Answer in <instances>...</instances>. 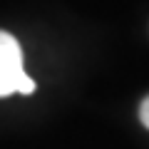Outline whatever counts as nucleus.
<instances>
[{
	"label": "nucleus",
	"mask_w": 149,
	"mask_h": 149,
	"mask_svg": "<svg viewBox=\"0 0 149 149\" xmlns=\"http://www.w3.org/2000/svg\"><path fill=\"white\" fill-rule=\"evenodd\" d=\"M35 80L25 72L22 47L10 32L0 30V97L32 95Z\"/></svg>",
	"instance_id": "obj_1"
},
{
	"label": "nucleus",
	"mask_w": 149,
	"mask_h": 149,
	"mask_svg": "<svg viewBox=\"0 0 149 149\" xmlns=\"http://www.w3.org/2000/svg\"><path fill=\"white\" fill-rule=\"evenodd\" d=\"M139 119H142V124L149 129V97H144L142 107H139Z\"/></svg>",
	"instance_id": "obj_2"
}]
</instances>
